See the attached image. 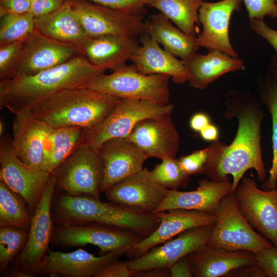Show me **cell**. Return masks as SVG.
<instances>
[{
    "label": "cell",
    "instance_id": "27",
    "mask_svg": "<svg viewBox=\"0 0 277 277\" xmlns=\"http://www.w3.org/2000/svg\"><path fill=\"white\" fill-rule=\"evenodd\" d=\"M34 21L37 31L53 39L75 47L82 55V46L89 37L69 1L66 0L60 8L52 13L35 17Z\"/></svg>",
    "mask_w": 277,
    "mask_h": 277
},
{
    "label": "cell",
    "instance_id": "14",
    "mask_svg": "<svg viewBox=\"0 0 277 277\" xmlns=\"http://www.w3.org/2000/svg\"><path fill=\"white\" fill-rule=\"evenodd\" d=\"M215 223L187 230L141 256L127 261L133 275L148 270H168L180 259L206 245Z\"/></svg>",
    "mask_w": 277,
    "mask_h": 277
},
{
    "label": "cell",
    "instance_id": "41",
    "mask_svg": "<svg viewBox=\"0 0 277 277\" xmlns=\"http://www.w3.org/2000/svg\"><path fill=\"white\" fill-rule=\"evenodd\" d=\"M256 263L265 276L277 277V247L272 245L255 253Z\"/></svg>",
    "mask_w": 277,
    "mask_h": 277
},
{
    "label": "cell",
    "instance_id": "22",
    "mask_svg": "<svg viewBox=\"0 0 277 277\" xmlns=\"http://www.w3.org/2000/svg\"><path fill=\"white\" fill-rule=\"evenodd\" d=\"M119 256L113 253L95 256L82 248L69 252L54 251L49 249L39 274L96 277L105 266L118 259Z\"/></svg>",
    "mask_w": 277,
    "mask_h": 277
},
{
    "label": "cell",
    "instance_id": "20",
    "mask_svg": "<svg viewBox=\"0 0 277 277\" xmlns=\"http://www.w3.org/2000/svg\"><path fill=\"white\" fill-rule=\"evenodd\" d=\"M98 152L103 164L101 193L142 170L148 158L126 138L110 139L101 146Z\"/></svg>",
    "mask_w": 277,
    "mask_h": 277
},
{
    "label": "cell",
    "instance_id": "13",
    "mask_svg": "<svg viewBox=\"0 0 277 277\" xmlns=\"http://www.w3.org/2000/svg\"><path fill=\"white\" fill-rule=\"evenodd\" d=\"M233 194L249 224L277 247V187L261 190L254 179L243 177Z\"/></svg>",
    "mask_w": 277,
    "mask_h": 277
},
{
    "label": "cell",
    "instance_id": "26",
    "mask_svg": "<svg viewBox=\"0 0 277 277\" xmlns=\"http://www.w3.org/2000/svg\"><path fill=\"white\" fill-rule=\"evenodd\" d=\"M194 276H226L230 271L244 265L256 263L255 253L204 245L186 256Z\"/></svg>",
    "mask_w": 277,
    "mask_h": 277
},
{
    "label": "cell",
    "instance_id": "50",
    "mask_svg": "<svg viewBox=\"0 0 277 277\" xmlns=\"http://www.w3.org/2000/svg\"><path fill=\"white\" fill-rule=\"evenodd\" d=\"M272 68L271 69L272 73L277 82V56H275L272 62Z\"/></svg>",
    "mask_w": 277,
    "mask_h": 277
},
{
    "label": "cell",
    "instance_id": "43",
    "mask_svg": "<svg viewBox=\"0 0 277 277\" xmlns=\"http://www.w3.org/2000/svg\"><path fill=\"white\" fill-rule=\"evenodd\" d=\"M31 0H0V17L29 12Z\"/></svg>",
    "mask_w": 277,
    "mask_h": 277
},
{
    "label": "cell",
    "instance_id": "23",
    "mask_svg": "<svg viewBox=\"0 0 277 277\" xmlns=\"http://www.w3.org/2000/svg\"><path fill=\"white\" fill-rule=\"evenodd\" d=\"M198 184L196 189L193 191L169 189L167 196L153 213L176 209L213 213L220 201L232 193L229 180L216 182L203 179Z\"/></svg>",
    "mask_w": 277,
    "mask_h": 277
},
{
    "label": "cell",
    "instance_id": "40",
    "mask_svg": "<svg viewBox=\"0 0 277 277\" xmlns=\"http://www.w3.org/2000/svg\"><path fill=\"white\" fill-rule=\"evenodd\" d=\"M104 6L145 15L154 0H87Z\"/></svg>",
    "mask_w": 277,
    "mask_h": 277
},
{
    "label": "cell",
    "instance_id": "44",
    "mask_svg": "<svg viewBox=\"0 0 277 277\" xmlns=\"http://www.w3.org/2000/svg\"><path fill=\"white\" fill-rule=\"evenodd\" d=\"M249 24L250 28L267 41L277 53V30L269 27L264 19H250Z\"/></svg>",
    "mask_w": 277,
    "mask_h": 277
},
{
    "label": "cell",
    "instance_id": "36",
    "mask_svg": "<svg viewBox=\"0 0 277 277\" xmlns=\"http://www.w3.org/2000/svg\"><path fill=\"white\" fill-rule=\"evenodd\" d=\"M150 171L151 178L162 186L171 190L185 187L188 185L190 176L181 168L178 159L167 157Z\"/></svg>",
    "mask_w": 277,
    "mask_h": 277
},
{
    "label": "cell",
    "instance_id": "6",
    "mask_svg": "<svg viewBox=\"0 0 277 277\" xmlns=\"http://www.w3.org/2000/svg\"><path fill=\"white\" fill-rule=\"evenodd\" d=\"M143 238L131 231L107 224H54L51 244L62 249L92 245L104 252L121 256Z\"/></svg>",
    "mask_w": 277,
    "mask_h": 277
},
{
    "label": "cell",
    "instance_id": "28",
    "mask_svg": "<svg viewBox=\"0 0 277 277\" xmlns=\"http://www.w3.org/2000/svg\"><path fill=\"white\" fill-rule=\"evenodd\" d=\"M184 63L188 69L189 86L200 90L227 73L245 70L242 59L219 50L210 51L205 55L196 53Z\"/></svg>",
    "mask_w": 277,
    "mask_h": 277
},
{
    "label": "cell",
    "instance_id": "34",
    "mask_svg": "<svg viewBox=\"0 0 277 277\" xmlns=\"http://www.w3.org/2000/svg\"><path fill=\"white\" fill-rule=\"evenodd\" d=\"M34 19L29 12L1 17L0 46L24 41L35 30Z\"/></svg>",
    "mask_w": 277,
    "mask_h": 277
},
{
    "label": "cell",
    "instance_id": "1",
    "mask_svg": "<svg viewBox=\"0 0 277 277\" xmlns=\"http://www.w3.org/2000/svg\"><path fill=\"white\" fill-rule=\"evenodd\" d=\"M225 107V118L238 121L236 133L229 145L217 140L208 146L209 154L203 174L216 182L228 180L231 175L233 193L249 169L255 170L260 181L266 179L261 136L264 111L252 94L237 90L227 93Z\"/></svg>",
    "mask_w": 277,
    "mask_h": 277
},
{
    "label": "cell",
    "instance_id": "21",
    "mask_svg": "<svg viewBox=\"0 0 277 277\" xmlns=\"http://www.w3.org/2000/svg\"><path fill=\"white\" fill-rule=\"evenodd\" d=\"M160 223L149 235L136 244L126 254L131 259L138 258L153 247L191 228L215 223L213 213L196 210L172 209L155 213Z\"/></svg>",
    "mask_w": 277,
    "mask_h": 277
},
{
    "label": "cell",
    "instance_id": "31",
    "mask_svg": "<svg viewBox=\"0 0 277 277\" xmlns=\"http://www.w3.org/2000/svg\"><path fill=\"white\" fill-rule=\"evenodd\" d=\"M203 0H154L148 6L158 10L187 34L195 37L199 10Z\"/></svg>",
    "mask_w": 277,
    "mask_h": 277
},
{
    "label": "cell",
    "instance_id": "48",
    "mask_svg": "<svg viewBox=\"0 0 277 277\" xmlns=\"http://www.w3.org/2000/svg\"><path fill=\"white\" fill-rule=\"evenodd\" d=\"M210 123L209 116L206 113L197 112L191 117L189 125L191 129L195 132H200Z\"/></svg>",
    "mask_w": 277,
    "mask_h": 277
},
{
    "label": "cell",
    "instance_id": "3",
    "mask_svg": "<svg viewBox=\"0 0 277 277\" xmlns=\"http://www.w3.org/2000/svg\"><path fill=\"white\" fill-rule=\"evenodd\" d=\"M51 210L55 225L100 223L128 230L143 238L151 234L160 223L155 213L137 212L88 195H71L56 190Z\"/></svg>",
    "mask_w": 277,
    "mask_h": 277
},
{
    "label": "cell",
    "instance_id": "49",
    "mask_svg": "<svg viewBox=\"0 0 277 277\" xmlns=\"http://www.w3.org/2000/svg\"><path fill=\"white\" fill-rule=\"evenodd\" d=\"M201 138L209 142H214L218 140L219 131L218 128L211 123L206 126L200 132Z\"/></svg>",
    "mask_w": 277,
    "mask_h": 277
},
{
    "label": "cell",
    "instance_id": "15",
    "mask_svg": "<svg viewBox=\"0 0 277 277\" xmlns=\"http://www.w3.org/2000/svg\"><path fill=\"white\" fill-rule=\"evenodd\" d=\"M80 55L75 47L53 39L35 29L23 42L14 67V77L35 74Z\"/></svg>",
    "mask_w": 277,
    "mask_h": 277
},
{
    "label": "cell",
    "instance_id": "12",
    "mask_svg": "<svg viewBox=\"0 0 277 277\" xmlns=\"http://www.w3.org/2000/svg\"><path fill=\"white\" fill-rule=\"evenodd\" d=\"M0 165V181L25 200L32 216L51 173L20 160L13 151L12 138L6 135L1 139Z\"/></svg>",
    "mask_w": 277,
    "mask_h": 277
},
{
    "label": "cell",
    "instance_id": "9",
    "mask_svg": "<svg viewBox=\"0 0 277 277\" xmlns=\"http://www.w3.org/2000/svg\"><path fill=\"white\" fill-rule=\"evenodd\" d=\"M51 174L55 179V190L101 199L103 164L98 152L92 147L82 144Z\"/></svg>",
    "mask_w": 277,
    "mask_h": 277
},
{
    "label": "cell",
    "instance_id": "19",
    "mask_svg": "<svg viewBox=\"0 0 277 277\" xmlns=\"http://www.w3.org/2000/svg\"><path fill=\"white\" fill-rule=\"evenodd\" d=\"M171 113L141 121L126 138L135 144L148 158L163 160L175 157L180 148V137Z\"/></svg>",
    "mask_w": 277,
    "mask_h": 277
},
{
    "label": "cell",
    "instance_id": "16",
    "mask_svg": "<svg viewBox=\"0 0 277 277\" xmlns=\"http://www.w3.org/2000/svg\"><path fill=\"white\" fill-rule=\"evenodd\" d=\"M243 0L203 1L199 10V20L202 30L195 37L199 47L208 51L219 50L238 58V54L231 44L229 36L230 21L234 11L242 8Z\"/></svg>",
    "mask_w": 277,
    "mask_h": 277
},
{
    "label": "cell",
    "instance_id": "7",
    "mask_svg": "<svg viewBox=\"0 0 277 277\" xmlns=\"http://www.w3.org/2000/svg\"><path fill=\"white\" fill-rule=\"evenodd\" d=\"M213 213L215 222L207 246L255 253L273 245L255 231L240 211L232 193L220 201Z\"/></svg>",
    "mask_w": 277,
    "mask_h": 277
},
{
    "label": "cell",
    "instance_id": "45",
    "mask_svg": "<svg viewBox=\"0 0 277 277\" xmlns=\"http://www.w3.org/2000/svg\"><path fill=\"white\" fill-rule=\"evenodd\" d=\"M129 276H132V273L127 261L123 262L118 259L108 264L96 276V277Z\"/></svg>",
    "mask_w": 277,
    "mask_h": 277
},
{
    "label": "cell",
    "instance_id": "37",
    "mask_svg": "<svg viewBox=\"0 0 277 277\" xmlns=\"http://www.w3.org/2000/svg\"><path fill=\"white\" fill-rule=\"evenodd\" d=\"M23 42L0 46V81L14 77V67Z\"/></svg>",
    "mask_w": 277,
    "mask_h": 277
},
{
    "label": "cell",
    "instance_id": "2",
    "mask_svg": "<svg viewBox=\"0 0 277 277\" xmlns=\"http://www.w3.org/2000/svg\"><path fill=\"white\" fill-rule=\"evenodd\" d=\"M106 70L80 55L33 75L0 81V108L15 114L61 91L87 87Z\"/></svg>",
    "mask_w": 277,
    "mask_h": 277
},
{
    "label": "cell",
    "instance_id": "53",
    "mask_svg": "<svg viewBox=\"0 0 277 277\" xmlns=\"http://www.w3.org/2000/svg\"><path fill=\"white\" fill-rule=\"evenodd\" d=\"M275 187H277V183H276V186H275Z\"/></svg>",
    "mask_w": 277,
    "mask_h": 277
},
{
    "label": "cell",
    "instance_id": "29",
    "mask_svg": "<svg viewBox=\"0 0 277 277\" xmlns=\"http://www.w3.org/2000/svg\"><path fill=\"white\" fill-rule=\"evenodd\" d=\"M146 33L163 46L164 49L186 62L197 53L199 46L195 37L174 26L161 13L153 14L145 21Z\"/></svg>",
    "mask_w": 277,
    "mask_h": 277
},
{
    "label": "cell",
    "instance_id": "18",
    "mask_svg": "<svg viewBox=\"0 0 277 277\" xmlns=\"http://www.w3.org/2000/svg\"><path fill=\"white\" fill-rule=\"evenodd\" d=\"M14 115L12 146L15 154L24 163L42 169L53 128L36 118L31 108L25 109Z\"/></svg>",
    "mask_w": 277,
    "mask_h": 277
},
{
    "label": "cell",
    "instance_id": "51",
    "mask_svg": "<svg viewBox=\"0 0 277 277\" xmlns=\"http://www.w3.org/2000/svg\"><path fill=\"white\" fill-rule=\"evenodd\" d=\"M4 131V125L3 121L1 120L0 122V135H3Z\"/></svg>",
    "mask_w": 277,
    "mask_h": 277
},
{
    "label": "cell",
    "instance_id": "10",
    "mask_svg": "<svg viewBox=\"0 0 277 277\" xmlns=\"http://www.w3.org/2000/svg\"><path fill=\"white\" fill-rule=\"evenodd\" d=\"M55 190V181L51 174L41 201L32 216L26 244L12 262L11 268L25 273L28 277L39 274L49 249L54 227L51 209Z\"/></svg>",
    "mask_w": 277,
    "mask_h": 277
},
{
    "label": "cell",
    "instance_id": "39",
    "mask_svg": "<svg viewBox=\"0 0 277 277\" xmlns=\"http://www.w3.org/2000/svg\"><path fill=\"white\" fill-rule=\"evenodd\" d=\"M250 19H264L265 16L277 18L274 0H243Z\"/></svg>",
    "mask_w": 277,
    "mask_h": 277
},
{
    "label": "cell",
    "instance_id": "47",
    "mask_svg": "<svg viewBox=\"0 0 277 277\" xmlns=\"http://www.w3.org/2000/svg\"><path fill=\"white\" fill-rule=\"evenodd\" d=\"M226 276L266 277L262 268L256 263L236 268L230 271Z\"/></svg>",
    "mask_w": 277,
    "mask_h": 277
},
{
    "label": "cell",
    "instance_id": "35",
    "mask_svg": "<svg viewBox=\"0 0 277 277\" xmlns=\"http://www.w3.org/2000/svg\"><path fill=\"white\" fill-rule=\"evenodd\" d=\"M29 229L13 226L0 227V274L8 268L9 265L25 247Z\"/></svg>",
    "mask_w": 277,
    "mask_h": 277
},
{
    "label": "cell",
    "instance_id": "8",
    "mask_svg": "<svg viewBox=\"0 0 277 277\" xmlns=\"http://www.w3.org/2000/svg\"><path fill=\"white\" fill-rule=\"evenodd\" d=\"M174 105H161L136 98H121L97 126L87 131L82 144L98 151L107 141L126 138L135 125L145 119L172 113Z\"/></svg>",
    "mask_w": 277,
    "mask_h": 277
},
{
    "label": "cell",
    "instance_id": "11",
    "mask_svg": "<svg viewBox=\"0 0 277 277\" xmlns=\"http://www.w3.org/2000/svg\"><path fill=\"white\" fill-rule=\"evenodd\" d=\"M68 1L89 37L115 35L139 38L146 33L144 14L111 8L87 0Z\"/></svg>",
    "mask_w": 277,
    "mask_h": 277
},
{
    "label": "cell",
    "instance_id": "25",
    "mask_svg": "<svg viewBox=\"0 0 277 277\" xmlns=\"http://www.w3.org/2000/svg\"><path fill=\"white\" fill-rule=\"evenodd\" d=\"M137 38L115 35L90 37L81 54L92 64L112 71L126 64L140 46Z\"/></svg>",
    "mask_w": 277,
    "mask_h": 277
},
{
    "label": "cell",
    "instance_id": "4",
    "mask_svg": "<svg viewBox=\"0 0 277 277\" xmlns=\"http://www.w3.org/2000/svg\"><path fill=\"white\" fill-rule=\"evenodd\" d=\"M120 99L87 87H75L42 101L31 111L52 128L81 127L88 131L99 125Z\"/></svg>",
    "mask_w": 277,
    "mask_h": 277
},
{
    "label": "cell",
    "instance_id": "38",
    "mask_svg": "<svg viewBox=\"0 0 277 277\" xmlns=\"http://www.w3.org/2000/svg\"><path fill=\"white\" fill-rule=\"evenodd\" d=\"M209 154L208 147L178 159L182 170L189 176L202 173Z\"/></svg>",
    "mask_w": 277,
    "mask_h": 277
},
{
    "label": "cell",
    "instance_id": "5",
    "mask_svg": "<svg viewBox=\"0 0 277 277\" xmlns=\"http://www.w3.org/2000/svg\"><path fill=\"white\" fill-rule=\"evenodd\" d=\"M170 78L163 74H144L133 64H126L110 74L101 73L87 87L120 98L145 100L167 105L170 97Z\"/></svg>",
    "mask_w": 277,
    "mask_h": 277
},
{
    "label": "cell",
    "instance_id": "24",
    "mask_svg": "<svg viewBox=\"0 0 277 277\" xmlns=\"http://www.w3.org/2000/svg\"><path fill=\"white\" fill-rule=\"evenodd\" d=\"M139 42L141 45L130 60L138 72L168 75L178 84L188 82V69L183 61L161 48L148 34L140 36Z\"/></svg>",
    "mask_w": 277,
    "mask_h": 277
},
{
    "label": "cell",
    "instance_id": "32",
    "mask_svg": "<svg viewBox=\"0 0 277 277\" xmlns=\"http://www.w3.org/2000/svg\"><path fill=\"white\" fill-rule=\"evenodd\" d=\"M31 219L25 200L0 181V227L13 226L29 229Z\"/></svg>",
    "mask_w": 277,
    "mask_h": 277
},
{
    "label": "cell",
    "instance_id": "42",
    "mask_svg": "<svg viewBox=\"0 0 277 277\" xmlns=\"http://www.w3.org/2000/svg\"><path fill=\"white\" fill-rule=\"evenodd\" d=\"M66 0H31L29 12L34 17L47 15L60 8Z\"/></svg>",
    "mask_w": 277,
    "mask_h": 277
},
{
    "label": "cell",
    "instance_id": "30",
    "mask_svg": "<svg viewBox=\"0 0 277 277\" xmlns=\"http://www.w3.org/2000/svg\"><path fill=\"white\" fill-rule=\"evenodd\" d=\"M86 132L87 130L81 127L53 128L42 169L51 174L83 144Z\"/></svg>",
    "mask_w": 277,
    "mask_h": 277
},
{
    "label": "cell",
    "instance_id": "52",
    "mask_svg": "<svg viewBox=\"0 0 277 277\" xmlns=\"http://www.w3.org/2000/svg\"><path fill=\"white\" fill-rule=\"evenodd\" d=\"M274 1H275V3H276V4L277 5V0H274Z\"/></svg>",
    "mask_w": 277,
    "mask_h": 277
},
{
    "label": "cell",
    "instance_id": "46",
    "mask_svg": "<svg viewBox=\"0 0 277 277\" xmlns=\"http://www.w3.org/2000/svg\"><path fill=\"white\" fill-rule=\"evenodd\" d=\"M170 276L171 277H193L190 264L186 256L183 257L169 268Z\"/></svg>",
    "mask_w": 277,
    "mask_h": 277
},
{
    "label": "cell",
    "instance_id": "33",
    "mask_svg": "<svg viewBox=\"0 0 277 277\" xmlns=\"http://www.w3.org/2000/svg\"><path fill=\"white\" fill-rule=\"evenodd\" d=\"M258 90L260 101L267 107L272 120V165L269 176L262 186L263 190H270L275 188L277 183V82L275 78H267L264 82L260 81Z\"/></svg>",
    "mask_w": 277,
    "mask_h": 277
},
{
    "label": "cell",
    "instance_id": "17",
    "mask_svg": "<svg viewBox=\"0 0 277 277\" xmlns=\"http://www.w3.org/2000/svg\"><path fill=\"white\" fill-rule=\"evenodd\" d=\"M168 190L155 182L145 168L104 192L111 202L137 212L153 213L167 196Z\"/></svg>",
    "mask_w": 277,
    "mask_h": 277
}]
</instances>
